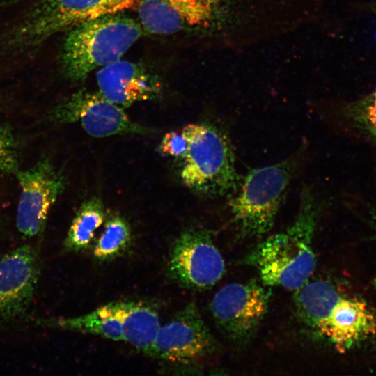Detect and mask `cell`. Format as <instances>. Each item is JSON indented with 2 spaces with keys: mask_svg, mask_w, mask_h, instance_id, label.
<instances>
[{
  "mask_svg": "<svg viewBox=\"0 0 376 376\" xmlns=\"http://www.w3.org/2000/svg\"><path fill=\"white\" fill-rule=\"evenodd\" d=\"M0 109H1V107H0Z\"/></svg>",
  "mask_w": 376,
  "mask_h": 376,
  "instance_id": "cell-25",
  "label": "cell"
},
{
  "mask_svg": "<svg viewBox=\"0 0 376 376\" xmlns=\"http://www.w3.org/2000/svg\"><path fill=\"white\" fill-rule=\"evenodd\" d=\"M270 289L255 279L221 288L210 304L212 317L228 340L244 343L251 340L265 316Z\"/></svg>",
  "mask_w": 376,
  "mask_h": 376,
  "instance_id": "cell-5",
  "label": "cell"
},
{
  "mask_svg": "<svg viewBox=\"0 0 376 376\" xmlns=\"http://www.w3.org/2000/svg\"><path fill=\"white\" fill-rule=\"evenodd\" d=\"M49 115L55 123H79L88 134L97 138L150 131L99 93L79 91L56 105Z\"/></svg>",
  "mask_w": 376,
  "mask_h": 376,
  "instance_id": "cell-8",
  "label": "cell"
},
{
  "mask_svg": "<svg viewBox=\"0 0 376 376\" xmlns=\"http://www.w3.org/2000/svg\"><path fill=\"white\" fill-rule=\"evenodd\" d=\"M295 291L297 311L302 320L313 329L342 297L333 285L322 280H308Z\"/></svg>",
  "mask_w": 376,
  "mask_h": 376,
  "instance_id": "cell-18",
  "label": "cell"
},
{
  "mask_svg": "<svg viewBox=\"0 0 376 376\" xmlns=\"http://www.w3.org/2000/svg\"><path fill=\"white\" fill-rule=\"evenodd\" d=\"M20 193L16 212V226L26 237L44 229L51 207L65 187L64 177L48 159L15 173Z\"/></svg>",
  "mask_w": 376,
  "mask_h": 376,
  "instance_id": "cell-7",
  "label": "cell"
},
{
  "mask_svg": "<svg viewBox=\"0 0 376 376\" xmlns=\"http://www.w3.org/2000/svg\"><path fill=\"white\" fill-rule=\"evenodd\" d=\"M367 212L370 224L376 233V198L367 203Z\"/></svg>",
  "mask_w": 376,
  "mask_h": 376,
  "instance_id": "cell-23",
  "label": "cell"
},
{
  "mask_svg": "<svg viewBox=\"0 0 376 376\" xmlns=\"http://www.w3.org/2000/svg\"><path fill=\"white\" fill-rule=\"evenodd\" d=\"M36 250L19 246L0 259V322L15 320L30 305L39 279Z\"/></svg>",
  "mask_w": 376,
  "mask_h": 376,
  "instance_id": "cell-13",
  "label": "cell"
},
{
  "mask_svg": "<svg viewBox=\"0 0 376 376\" xmlns=\"http://www.w3.org/2000/svg\"><path fill=\"white\" fill-rule=\"evenodd\" d=\"M180 131L187 141L180 171L182 184L207 198H228L235 193L242 178L226 134L204 123H190Z\"/></svg>",
  "mask_w": 376,
  "mask_h": 376,
  "instance_id": "cell-4",
  "label": "cell"
},
{
  "mask_svg": "<svg viewBox=\"0 0 376 376\" xmlns=\"http://www.w3.org/2000/svg\"><path fill=\"white\" fill-rule=\"evenodd\" d=\"M104 220L105 212L101 200L93 197L85 201L70 226L64 242L65 249L69 251L86 249Z\"/></svg>",
  "mask_w": 376,
  "mask_h": 376,
  "instance_id": "cell-19",
  "label": "cell"
},
{
  "mask_svg": "<svg viewBox=\"0 0 376 376\" xmlns=\"http://www.w3.org/2000/svg\"><path fill=\"white\" fill-rule=\"evenodd\" d=\"M120 318L123 340L136 349L151 355L161 327L157 312L147 305L136 301H116Z\"/></svg>",
  "mask_w": 376,
  "mask_h": 376,
  "instance_id": "cell-16",
  "label": "cell"
},
{
  "mask_svg": "<svg viewBox=\"0 0 376 376\" xmlns=\"http://www.w3.org/2000/svg\"><path fill=\"white\" fill-rule=\"evenodd\" d=\"M141 0H41L21 30L38 40L82 23L136 8Z\"/></svg>",
  "mask_w": 376,
  "mask_h": 376,
  "instance_id": "cell-9",
  "label": "cell"
},
{
  "mask_svg": "<svg viewBox=\"0 0 376 376\" xmlns=\"http://www.w3.org/2000/svg\"><path fill=\"white\" fill-rule=\"evenodd\" d=\"M314 329L331 342L339 352H345L375 333L376 318L363 301L341 297Z\"/></svg>",
  "mask_w": 376,
  "mask_h": 376,
  "instance_id": "cell-15",
  "label": "cell"
},
{
  "mask_svg": "<svg viewBox=\"0 0 376 376\" xmlns=\"http://www.w3.org/2000/svg\"><path fill=\"white\" fill-rule=\"evenodd\" d=\"M69 31L62 63L68 77L76 81L121 59L143 33L139 22L125 13L105 15Z\"/></svg>",
  "mask_w": 376,
  "mask_h": 376,
  "instance_id": "cell-3",
  "label": "cell"
},
{
  "mask_svg": "<svg viewBox=\"0 0 376 376\" xmlns=\"http://www.w3.org/2000/svg\"><path fill=\"white\" fill-rule=\"evenodd\" d=\"M187 148V141L181 131H171L164 134L159 146V152L164 156L182 159Z\"/></svg>",
  "mask_w": 376,
  "mask_h": 376,
  "instance_id": "cell-22",
  "label": "cell"
},
{
  "mask_svg": "<svg viewBox=\"0 0 376 376\" xmlns=\"http://www.w3.org/2000/svg\"><path fill=\"white\" fill-rule=\"evenodd\" d=\"M123 340L122 327L116 302L104 305L78 317L43 320V324Z\"/></svg>",
  "mask_w": 376,
  "mask_h": 376,
  "instance_id": "cell-17",
  "label": "cell"
},
{
  "mask_svg": "<svg viewBox=\"0 0 376 376\" xmlns=\"http://www.w3.org/2000/svg\"><path fill=\"white\" fill-rule=\"evenodd\" d=\"M308 155L304 142L285 159L251 169L242 178L227 203L230 223L240 237H260L272 228L290 186Z\"/></svg>",
  "mask_w": 376,
  "mask_h": 376,
  "instance_id": "cell-2",
  "label": "cell"
},
{
  "mask_svg": "<svg viewBox=\"0 0 376 376\" xmlns=\"http://www.w3.org/2000/svg\"><path fill=\"white\" fill-rule=\"evenodd\" d=\"M131 239L132 231L127 221L119 215H113L106 222L93 255L99 260L113 258L128 246Z\"/></svg>",
  "mask_w": 376,
  "mask_h": 376,
  "instance_id": "cell-20",
  "label": "cell"
},
{
  "mask_svg": "<svg viewBox=\"0 0 376 376\" xmlns=\"http://www.w3.org/2000/svg\"><path fill=\"white\" fill-rule=\"evenodd\" d=\"M19 169L15 136L8 126H0V175L13 173Z\"/></svg>",
  "mask_w": 376,
  "mask_h": 376,
  "instance_id": "cell-21",
  "label": "cell"
},
{
  "mask_svg": "<svg viewBox=\"0 0 376 376\" xmlns=\"http://www.w3.org/2000/svg\"><path fill=\"white\" fill-rule=\"evenodd\" d=\"M210 332L194 303H189L161 325L151 356L178 364H189L210 354Z\"/></svg>",
  "mask_w": 376,
  "mask_h": 376,
  "instance_id": "cell-10",
  "label": "cell"
},
{
  "mask_svg": "<svg viewBox=\"0 0 376 376\" xmlns=\"http://www.w3.org/2000/svg\"><path fill=\"white\" fill-rule=\"evenodd\" d=\"M98 93L122 108L152 100L162 91L157 77L141 64L120 59L96 72Z\"/></svg>",
  "mask_w": 376,
  "mask_h": 376,
  "instance_id": "cell-14",
  "label": "cell"
},
{
  "mask_svg": "<svg viewBox=\"0 0 376 376\" xmlns=\"http://www.w3.org/2000/svg\"><path fill=\"white\" fill-rule=\"evenodd\" d=\"M217 0H141L136 8L143 31L168 36L212 31Z\"/></svg>",
  "mask_w": 376,
  "mask_h": 376,
  "instance_id": "cell-12",
  "label": "cell"
},
{
  "mask_svg": "<svg viewBox=\"0 0 376 376\" xmlns=\"http://www.w3.org/2000/svg\"><path fill=\"white\" fill-rule=\"evenodd\" d=\"M323 203L304 186L292 224L267 237L243 260L257 270L263 285L296 290L310 279L316 267L312 242Z\"/></svg>",
  "mask_w": 376,
  "mask_h": 376,
  "instance_id": "cell-1",
  "label": "cell"
},
{
  "mask_svg": "<svg viewBox=\"0 0 376 376\" xmlns=\"http://www.w3.org/2000/svg\"><path fill=\"white\" fill-rule=\"evenodd\" d=\"M367 8L371 12L376 14V3H371L370 4H368Z\"/></svg>",
  "mask_w": 376,
  "mask_h": 376,
  "instance_id": "cell-24",
  "label": "cell"
},
{
  "mask_svg": "<svg viewBox=\"0 0 376 376\" xmlns=\"http://www.w3.org/2000/svg\"><path fill=\"white\" fill-rule=\"evenodd\" d=\"M169 271L180 285L193 290H207L224 274V260L207 230L191 229L174 242Z\"/></svg>",
  "mask_w": 376,
  "mask_h": 376,
  "instance_id": "cell-6",
  "label": "cell"
},
{
  "mask_svg": "<svg viewBox=\"0 0 376 376\" xmlns=\"http://www.w3.org/2000/svg\"><path fill=\"white\" fill-rule=\"evenodd\" d=\"M312 112L331 131L366 148L376 162V88L349 100H321Z\"/></svg>",
  "mask_w": 376,
  "mask_h": 376,
  "instance_id": "cell-11",
  "label": "cell"
}]
</instances>
